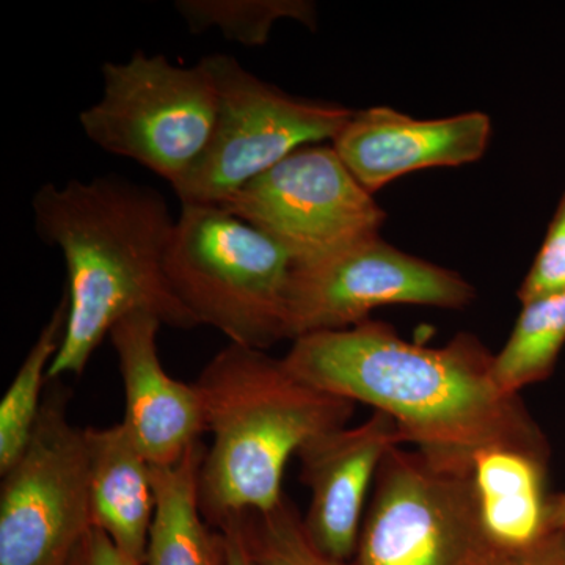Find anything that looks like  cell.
<instances>
[{
	"mask_svg": "<svg viewBox=\"0 0 565 565\" xmlns=\"http://www.w3.org/2000/svg\"><path fill=\"white\" fill-rule=\"evenodd\" d=\"M282 362L322 392L392 416L403 444L441 470L471 475L476 457L490 449L550 457L520 393L498 384L494 355L475 334L427 348L366 319L296 338Z\"/></svg>",
	"mask_w": 565,
	"mask_h": 565,
	"instance_id": "1",
	"label": "cell"
},
{
	"mask_svg": "<svg viewBox=\"0 0 565 565\" xmlns=\"http://www.w3.org/2000/svg\"><path fill=\"white\" fill-rule=\"evenodd\" d=\"M35 230L57 247L68 275V319L47 379L81 375L104 338L132 313L162 326H200L167 277L177 218L162 193L120 177L41 185L32 199Z\"/></svg>",
	"mask_w": 565,
	"mask_h": 565,
	"instance_id": "2",
	"label": "cell"
},
{
	"mask_svg": "<svg viewBox=\"0 0 565 565\" xmlns=\"http://www.w3.org/2000/svg\"><path fill=\"white\" fill-rule=\"evenodd\" d=\"M212 445L200 470V505L217 530L228 516L280 503L282 476L305 445L351 422L355 403L294 375L282 359L232 344L195 382Z\"/></svg>",
	"mask_w": 565,
	"mask_h": 565,
	"instance_id": "3",
	"label": "cell"
},
{
	"mask_svg": "<svg viewBox=\"0 0 565 565\" xmlns=\"http://www.w3.org/2000/svg\"><path fill=\"white\" fill-rule=\"evenodd\" d=\"M292 259L262 230L217 204H181L167 250L170 286L200 326L267 351L288 338Z\"/></svg>",
	"mask_w": 565,
	"mask_h": 565,
	"instance_id": "4",
	"label": "cell"
},
{
	"mask_svg": "<svg viewBox=\"0 0 565 565\" xmlns=\"http://www.w3.org/2000/svg\"><path fill=\"white\" fill-rule=\"evenodd\" d=\"M102 98L82 110V131L102 150L131 159L174 188L206 150L217 87L206 62L177 65L136 52L102 68Z\"/></svg>",
	"mask_w": 565,
	"mask_h": 565,
	"instance_id": "5",
	"label": "cell"
},
{
	"mask_svg": "<svg viewBox=\"0 0 565 565\" xmlns=\"http://www.w3.org/2000/svg\"><path fill=\"white\" fill-rule=\"evenodd\" d=\"M217 87L214 129L202 158L173 191L181 204H222L308 145L333 141L353 110L299 98L226 54L204 55Z\"/></svg>",
	"mask_w": 565,
	"mask_h": 565,
	"instance_id": "6",
	"label": "cell"
},
{
	"mask_svg": "<svg viewBox=\"0 0 565 565\" xmlns=\"http://www.w3.org/2000/svg\"><path fill=\"white\" fill-rule=\"evenodd\" d=\"M66 407L57 381L31 441L2 475L0 565H71L93 527L87 437Z\"/></svg>",
	"mask_w": 565,
	"mask_h": 565,
	"instance_id": "7",
	"label": "cell"
},
{
	"mask_svg": "<svg viewBox=\"0 0 565 565\" xmlns=\"http://www.w3.org/2000/svg\"><path fill=\"white\" fill-rule=\"evenodd\" d=\"M492 553L471 475L401 446L385 456L353 565H482Z\"/></svg>",
	"mask_w": 565,
	"mask_h": 565,
	"instance_id": "8",
	"label": "cell"
},
{
	"mask_svg": "<svg viewBox=\"0 0 565 565\" xmlns=\"http://www.w3.org/2000/svg\"><path fill=\"white\" fill-rule=\"evenodd\" d=\"M262 230L303 266L379 236L385 212L333 145H308L217 204Z\"/></svg>",
	"mask_w": 565,
	"mask_h": 565,
	"instance_id": "9",
	"label": "cell"
},
{
	"mask_svg": "<svg viewBox=\"0 0 565 565\" xmlns=\"http://www.w3.org/2000/svg\"><path fill=\"white\" fill-rule=\"evenodd\" d=\"M475 299V288L462 275L374 236L319 262L292 266L288 338L349 329L385 305L462 310Z\"/></svg>",
	"mask_w": 565,
	"mask_h": 565,
	"instance_id": "10",
	"label": "cell"
},
{
	"mask_svg": "<svg viewBox=\"0 0 565 565\" xmlns=\"http://www.w3.org/2000/svg\"><path fill=\"white\" fill-rule=\"evenodd\" d=\"M403 445L392 416L374 412L359 426L323 434L300 449L311 493L303 526L319 552L341 563L355 557L367 490L385 456Z\"/></svg>",
	"mask_w": 565,
	"mask_h": 565,
	"instance_id": "11",
	"label": "cell"
},
{
	"mask_svg": "<svg viewBox=\"0 0 565 565\" xmlns=\"http://www.w3.org/2000/svg\"><path fill=\"white\" fill-rule=\"evenodd\" d=\"M490 137L492 121L482 111L416 120L390 107H370L353 111L332 145L360 184L374 193L418 170L479 161Z\"/></svg>",
	"mask_w": 565,
	"mask_h": 565,
	"instance_id": "12",
	"label": "cell"
},
{
	"mask_svg": "<svg viewBox=\"0 0 565 565\" xmlns=\"http://www.w3.org/2000/svg\"><path fill=\"white\" fill-rule=\"evenodd\" d=\"M162 322L139 311L121 319L109 334L125 385L122 424L151 467H169L206 433L196 385L163 370L158 349Z\"/></svg>",
	"mask_w": 565,
	"mask_h": 565,
	"instance_id": "13",
	"label": "cell"
},
{
	"mask_svg": "<svg viewBox=\"0 0 565 565\" xmlns=\"http://www.w3.org/2000/svg\"><path fill=\"white\" fill-rule=\"evenodd\" d=\"M90 457L93 526L137 565L147 561L154 516L151 465L125 424L85 429Z\"/></svg>",
	"mask_w": 565,
	"mask_h": 565,
	"instance_id": "14",
	"label": "cell"
},
{
	"mask_svg": "<svg viewBox=\"0 0 565 565\" xmlns=\"http://www.w3.org/2000/svg\"><path fill=\"white\" fill-rule=\"evenodd\" d=\"M548 460L516 449H490L476 457L471 478L479 516L498 555H519L553 533Z\"/></svg>",
	"mask_w": 565,
	"mask_h": 565,
	"instance_id": "15",
	"label": "cell"
},
{
	"mask_svg": "<svg viewBox=\"0 0 565 565\" xmlns=\"http://www.w3.org/2000/svg\"><path fill=\"white\" fill-rule=\"evenodd\" d=\"M202 441L169 467H151L154 516L145 565H226V542L200 505Z\"/></svg>",
	"mask_w": 565,
	"mask_h": 565,
	"instance_id": "16",
	"label": "cell"
},
{
	"mask_svg": "<svg viewBox=\"0 0 565 565\" xmlns=\"http://www.w3.org/2000/svg\"><path fill=\"white\" fill-rule=\"evenodd\" d=\"M68 319V297H62L50 321L25 355L0 403V475L20 459L31 441L41 407L44 385L55 353L61 349Z\"/></svg>",
	"mask_w": 565,
	"mask_h": 565,
	"instance_id": "17",
	"label": "cell"
},
{
	"mask_svg": "<svg viewBox=\"0 0 565 565\" xmlns=\"http://www.w3.org/2000/svg\"><path fill=\"white\" fill-rule=\"evenodd\" d=\"M565 345V291L522 305L508 343L494 355V377L520 393L552 375Z\"/></svg>",
	"mask_w": 565,
	"mask_h": 565,
	"instance_id": "18",
	"label": "cell"
},
{
	"mask_svg": "<svg viewBox=\"0 0 565 565\" xmlns=\"http://www.w3.org/2000/svg\"><path fill=\"white\" fill-rule=\"evenodd\" d=\"M174 9L192 33L218 29L243 46H263L278 21L294 20L315 28L313 3L303 0H178Z\"/></svg>",
	"mask_w": 565,
	"mask_h": 565,
	"instance_id": "19",
	"label": "cell"
},
{
	"mask_svg": "<svg viewBox=\"0 0 565 565\" xmlns=\"http://www.w3.org/2000/svg\"><path fill=\"white\" fill-rule=\"evenodd\" d=\"M244 531L258 565H353L316 548L303 516L286 494L270 511L244 514Z\"/></svg>",
	"mask_w": 565,
	"mask_h": 565,
	"instance_id": "20",
	"label": "cell"
},
{
	"mask_svg": "<svg viewBox=\"0 0 565 565\" xmlns=\"http://www.w3.org/2000/svg\"><path fill=\"white\" fill-rule=\"evenodd\" d=\"M565 291V192L546 230L544 243L520 286L522 305Z\"/></svg>",
	"mask_w": 565,
	"mask_h": 565,
	"instance_id": "21",
	"label": "cell"
},
{
	"mask_svg": "<svg viewBox=\"0 0 565 565\" xmlns=\"http://www.w3.org/2000/svg\"><path fill=\"white\" fill-rule=\"evenodd\" d=\"M71 565H137L128 559L102 530L93 526L77 548Z\"/></svg>",
	"mask_w": 565,
	"mask_h": 565,
	"instance_id": "22",
	"label": "cell"
},
{
	"mask_svg": "<svg viewBox=\"0 0 565 565\" xmlns=\"http://www.w3.org/2000/svg\"><path fill=\"white\" fill-rule=\"evenodd\" d=\"M503 559L504 565H565V531H555L526 552Z\"/></svg>",
	"mask_w": 565,
	"mask_h": 565,
	"instance_id": "23",
	"label": "cell"
},
{
	"mask_svg": "<svg viewBox=\"0 0 565 565\" xmlns=\"http://www.w3.org/2000/svg\"><path fill=\"white\" fill-rule=\"evenodd\" d=\"M225 535L226 565H258L244 531V514L228 516L217 527Z\"/></svg>",
	"mask_w": 565,
	"mask_h": 565,
	"instance_id": "24",
	"label": "cell"
},
{
	"mask_svg": "<svg viewBox=\"0 0 565 565\" xmlns=\"http://www.w3.org/2000/svg\"><path fill=\"white\" fill-rule=\"evenodd\" d=\"M550 530H565V490L563 493L553 494L552 505H550Z\"/></svg>",
	"mask_w": 565,
	"mask_h": 565,
	"instance_id": "25",
	"label": "cell"
},
{
	"mask_svg": "<svg viewBox=\"0 0 565 565\" xmlns=\"http://www.w3.org/2000/svg\"><path fill=\"white\" fill-rule=\"evenodd\" d=\"M482 565H504L503 556L498 555V553H492Z\"/></svg>",
	"mask_w": 565,
	"mask_h": 565,
	"instance_id": "26",
	"label": "cell"
},
{
	"mask_svg": "<svg viewBox=\"0 0 565 565\" xmlns=\"http://www.w3.org/2000/svg\"><path fill=\"white\" fill-rule=\"evenodd\" d=\"M565 531V530H564Z\"/></svg>",
	"mask_w": 565,
	"mask_h": 565,
	"instance_id": "27",
	"label": "cell"
}]
</instances>
